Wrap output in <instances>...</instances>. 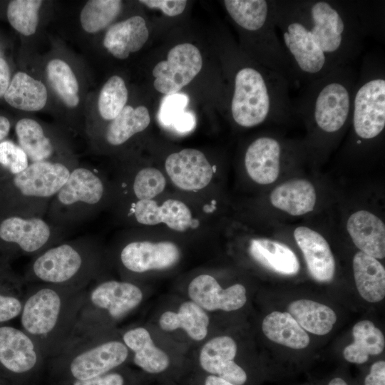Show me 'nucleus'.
Instances as JSON below:
<instances>
[{
  "label": "nucleus",
  "mask_w": 385,
  "mask_h": 385,
  "mask_svg": "<svg viewBox=\"0 0 385 385\" xmlns=\"http://www.w3.org/2000/svg\"><path fill=\"white\" fill-rule=\"evenodd\" d=\"M202 66V56L196 46L189 43L178 44L170 50L167 60L154 67L153 86L166 96L176 93L191 82Z\"/></svg>",
  "instance_id": "obj_15"
},
{
  "label": "nucleus",
  "mask_w": 385,
  "mask_h": 385,
  "mask_svg": "<svg viewBox=\"0 0 385 385\" xmlns=\"http://www.w3.org/2000/svg\"><path fill=\"white\" fill-rule=\"evenodd\" d=\"M163 174L155 168H145L136 173L132 183L134 195L140 200H153L165 187Z\"/></svg>",
  "instance_id": "obj_37"
},
{
  "label": "nucleus",
  "mask_w": 385,
  "mask_h": 385,
  "mask_svg": "<svg viewBox=\"0 0 385 385\" xmlns=\"http://www.w3.org/2000/svg\"><path fill=\"white\" fill-rule=\"evenodd\" d=\"M150 122V118L146 107L140 106L133 108L130 106H125L108 125L105 139L111 145H120L135 134L147 128Z\"/></svg>",
  "instance_id": "obj_31"
},
{
  "label": "nucleus",
  "mask_w": 385,
  "mask_h": 385,
  "mask_svg": "<svg viewBox=\"0 0 385 385\" xmlns=\"http://www.w3.org/2000/svg\"><path fill=\"white\" fill-rule=\"evenodd\" d=\"M46 359L32 339L22 329L0 326V366L34 384L46 368Z\"/></svg>",
  "instance_id": "obj_14"
},
{
  "label": "nucleus",
  "mask_w": 385,
  "mask_h": 385,
  "mask_svg": "<svg viewBox=\"0 0 385 385\" xmlns=\"http://www.w3.org/2000/svg\"><path fill=\"white\" fill-rule=\"evenodd\" d=\"M283 146L274 136L263 135L254 140L245 154V166L250 178L260 185H269L278 178Z\"/></svg>",
  "instance_id": "obj_19"
},
{
  "label": "nucleus",
  "mask_w": 385,
  "mask_h": 385,
  "mask_svg": "<svg viewBox=\"0 0 385 385\" xmlns=\"http://www.w3.org/2000/svg\"><path fill=\"white\" fill-rule=\"evenodd\" d=\"M262 330L270 341L294 349H302L309 344V337L288 313L274 311L262 320Z\"/></svg>",
  "instance_id": "obj_26"
},
{
  "label": "nucleus",
  "mask_w": 385,
  "mask_h": 385,
  "mask_svg": "<svg viewBox=\"0 0 385 385\" xmlns=\"http://www.w3.org/2000/svg\"><path fill=\"white\" fill-rule=\"evenodd\" d=\"M131 353L120 333L70 344L46 364L51 381L93 379L130 365Z\"/></svg>",
  "instance_id": "obj_7"
},
{
  "label": "nucleus",
  "mask_w": 385,
  "mask_h": 385,
  "mask_svg": "<svg viewBox=\"0 0 385 385\" xmlns=\"http://www.w3.org/2000/svg\"><path fill=\"white\" fill-rule=\"evenodd\" d=\"M250 257L264 267L283 275H294L299 262L294 252L286 245L267 238H254L250 242Z\"/></svg>",
  "instance_id": "obj_23"
},
{
  "label": "nucleus",
  "mask_w": 385,
  "mask_h": 385,
  "mask_svg": "<svg viewBox=\"0 0 385 385\" xmlns=\"http://www.w3.org/2000/svg\"><path fill=\"white\" fill-rule=\"evenodd\" d=\"M196 125L195 114L191 111H184L171 125V128L179 133L192 131Z\"/></svg>",
  "instance_id": "obj_46"
},
{
  "label": "nucleus",
  "mask_w": 385,
  "mask_h": 385,
  "mask_svg": "<svg viewBox=\"0 0 385 385\" xmlns=\"http://www.w3.org/2000/svg\"><path fill=\"white\" fill-rule=\"evenodd\" d=\"M145 297L143 289L130 281L93 282L86 291L70 344L118 333L117 325L140 307Z\"/></svg>",
  "instance_id": "obj_5"
},
{
  "label": "nucleus",
  "mask_w": 385,
  "mask_h": 385,
  "mask_svg": "<svg viewBox=\"0 0 385 385\" xmlns=\"http://www.w3.org/2000/svg\"><path fill=\"white\" fill-rule=\"evenodd\" d=\"M122 1L118 0L88 1L81 12V24L88 33H96L108 26L118 15Z\"/></svg>",
  "instance_id": "obj_33"
},
{
  "label": "nucleus",
  "mask_w": 385,
  "mask_h": 385,
  "mask_svg": "<svg viewBox=\"0 0 385 385\" xmlns=\"http://www.w3.org/2000/svg\"><path fill=\"white\" fill-rule=\"evenodd\" d=\"M287 310L304 330L316 335L327 334L337 322L336 313L331 307L310 299L293 301Z\"/></svg>",
  "instance_id": "obj_28"
},
{
  "label": "nucleus",
  "mask_w": 385,
  "mask_h": 385,
  "mask_svg": "<svg viewBox=\"0 0 385 385\" xmlns=\"http://www.w3.org/2000/svg\"><path fill=\"white\" fill-rule=\"evenodd\" d=\"M130 213L137 222L145 225L161 223L160 205L153 200H140L132 204Z\"/></svg>",
  "instance_id": "obj_41"
},
{
  "label": "nucleus",
  "mask_w": 385,
  "mask_h": 385,
  "mask_svg": "<svg viewBox=\"0 0 385 385\" xmlns=\"http://www.w3.org/2000/svg\"><path fill=\"white\" fill-rule=\"evenodd\" d=\"M179 247L170 241L134 240L124 245L118 254L122 268L132 274L166 270L180 260Z\"/></svg>",
  "instance_id": "obj_16"
},
{
  "label": "nucleus",
  "mask_w": 385,
  "mask_h": 385,
  "mask_svg": "<svg viewBox=\"0 0 385 385\" xmlns=\"http://www.w3.org/2000/svg\"><path fill=\"white\" fill-rule=\"evenodd\" d=\"M149 382L138 369L127 365L93 379L55 381L51 385H148Z\"/></svg>",
  "instance_id": "obj_36"
},
{
  "label": "nucleus",
  "mask_w": 385,
  "mask_h": 385,
  "mask_svg": "<svg viewBox=\"0 0 385 385\" xmlns=\"http://www.w3.org/2000/svg\"><path fill=\"white\" fill-rule=\"evenodd\" d=\"M127 100L128 90L123 78L118 76L111 77L100 92L98 106L101 116L112 120L125 106Z\"/></svg>",
  "instance_id": "obj_34"
},
{
  "label": "nucleus",
  "mask_w": 385,
  "mask_h": 385,
  "mask_svg": "<svg viewBox=\"0 0 385 385\" xmlns=\"http://www.w3.org/2000/svg\"><path fill=\"white\" fill-rule=\"evenodd\" d=\"M106 195L105 181L96 170L76 166L51 201L46 220L68 230L90 220L102 206Z\"/></svg>",
  "instance_id": "obj_9"
},
{
  "label": "nucleus",
  "mask_w": 385,
  "mask_h": 385,
  "mask_svg": "<svg viewBox=\"0 0 385 385\" xmlns=\"http://www.w3.org/2000/svg\"><path fill=\"white\" fill-rule=\"evenodd\" d=\"M323 385H351V384L343 375H336L328 379Z\"/></svg>",
  "instance_id": "obj_49"
},
{
  "label": "nucleus",
  "mask_w": 385,
  "mask_h": 385,
  "mask_svg": "<svg viewBox=\"0 0 385 385\" xmlns=\"http://www.w3.org/2000/svg\"><path fill=\"white\" fill-rule=\"evenodd\" d=\"M71 171L61 163L37 162L12 176L6 189L11 215L45 218L51 201Z\"/></svg>",
  "instance_id": "obj_10"
},
{
  "label": "nucleus",
  "mask_w": 385,
  "mask_h": 385,
  "mask_svg": "<svg viewBox=\"0 0 385 385\" xmlns=\"http://www.w3.org/2000/svg\"><path fill=\"white\" fill-rule=\"evenodd\" d=\"M153 327L185 348L188 344L198 346L212 334V317L188 298L162 309Z\"/></svg>",
  "instance_id": "obj_13"
},
{
  "label": "nucleus",
  "mask_w": 385,
  "mask_h": 385,
  "mask_svg": "<svg viewBox=\"0 0 385 385\" xmlns=\"http://www.w3.org/2000/svg\"><path fill=\"white\" fill-rule=\"evenodd\" d=\"M354 277L361 297L369 302H379L385 296V270L376 258L362 252L352 262Z\"/></svg>",
  "instance_id": "obj_25"
},
{
  "label": "nucleus",
  "mask_w": 385,
  "mask_h": 385,
  "mask_svg": "<svg viewBox=\"0 0 385 385\" xmlns=\"http://www.w3.org/2000/svg\"><path fill=\"white\" fill-rule=\"evenodd\" d=\"M102 257L90 237L63 240L32 257L26 272L30 284L86 288L101 277Z\"/></svg>",
  "instance_id": "obj_6"
},
{
  "label": "nucleus",
  "mask_w": 385,
  "mask_h": 385,
  "mask_svg": "<svg viewBox=\"0 0 385 385\" xmlns=\"http://www.w3.org/2000/svg\"><path fill=\"white\" fill-rule=\"evenodd\" d=\"M22 307L23 302L19 298L0 294V323L20 316Z\"/></svg>",
  "instance_id": "obj_42"
},
{
  "label": "nucleus",
  "mask_w": 385,
  "mask_h": 385,
  "mask_svg": "<svg viewBox=\"0 0 385 385\" xmlns=\"http://www.w3.org/2000/svg\"><path fill=\"white\" fill-rule=\"evenodd\" d=\"M276 26L299 83L351 66L366 36L382 32L381 1L273 0Z\"/></svg>",
  "instance_id": "obj_1"
},
{
  "label": "nucleus",
  "mask_w": 385,
  "mask_h": 385,
  "mask_svg": "<svg viewBox=\"0 0 385 385\" xmlns=\"http://www.w3.org/2000/svg\"><path fill=\"white\" fill-rule=\"evenodd\" d=\"M354 341L343 351L344 359L351 364H363L370 356L382 353L385 339L382 332L369 320H361L352 328Z\"/></svg>",
  "instance_id": "obj_27"
},
{
  "label": "nucleus",
  "mask_w": 385,
  "mask_h": 385,
  "mask_svg": "<svg viewBox=\"0 0 385 385\" xmlns=\"http://www.w3.org/2000/svg\"><path fill=\"white\" fill-rule=\"evenodd\" d=\"M140 2L149 8L160 9L168 16L180 14L187 5L185 0H142Z\"/></svg>",
  "instance_id": "obj_43"
},
{
  "label": "nucleus",
  "mask_w": 385,
  "mask_h": 385,
  "mask_svg": "<svg viewBox=\"0 0 385 385\" xmlns=\"http://www.w3.org/2000/svg\"><path fill=\"white\" fill-rule=\"evenodd\" d=\"M153 382H155V381H153ZM148 385H149V384ZM155 385H176V384L175 382H173V381H162V382H155Z\"/></svg>",
  "instance_id": "obj_50"
},
{
  "label": "nucleus",
  "mask_w": 385,
  "mask_h": 385,
  "mask_svg": "<svg viewBox=\"0 0 385 385\" xmlns=\"http://www.w3.org/2000/svg\"><path fill=\"white\" fill-rule=\"evenodd\" d=\"M186 298L192 300L211 317L218 312H232L242 308L247 300V289L240 283L223 287L209 274H200L188 283Z\"/></svg>",
  "instance_id": "obj_17"
},
{
  "label": "nucleus",
  "mask_w": 385,
  "mask_h": 385,
  "mask_svg": "<svg viewBox=\"0 0 385 385\" xmlns=\"http://www.w3.org/2000/svg\"><path fill=\"white\" fill-rule=\"evenodd\" d=\"M4 96L14 108L26 111H37L45 106L48 95L43 83L26 73L18 72L13 77Z\"/></svg>",
  "instance_id": "obj_29"
},
{
  "label": "nucleus",
  "mask_w": 385,
  "mask_h": 385,
  "mask_svg": "<svg viewBox=\"0 0 385 385\" xmlns=\"http://www.w3.org/2000/svg\"><path fill=\"white\" fill-rule=\"evenodd\" d=\"M294 237L305 260L312 277L319 282H330L336 262L329 243L318 232L305 226L294 230Z\"/></svg>",
  "instance_id": "obj_20"
},
{
  "label": "nucleus",
  "mask_w": 385,
  "mask_h": 385,
  "mask_svg": "<svg viewBox=\"0 0 385 385\" xmlns=\"http://www.w3.org/2000/svg\"><path fill=\"white\" fill-rule=\"evenodd\" d=\"M230 17L243 31L253 35V51L262 66L282 77L291 88L299 87L277 32L273 0H254L248 14H233Z\"/></svg>",
  "instance_id": "obj_11"
},
{
  "label": "nucleus",
  "mask_w": 385,
  "mask_h": 385,
  "mask_svg": "<svg viewBox=\"0 0 385 385\" xmlns=\"http://www.w3.org/2000/svg\"><path fill=\"white\" fill-rule=\"evenodd\" d=\"M188 96L185 93H176L167 95L163 100L158 112V120L165 126L170 127L188 104Z\"/></svg>",
  "instance_id": "obj_40"
},
{
  "label": "nucleus",
  "mask_w": 385,
  "mask_h": 385,
  "mask_svg": "<svg viewBox=\"0 0 385 385\" xmlns=\"http://www.w3.org/2000/svg\"><path fill=\"white\" fill-rule=\"evenodd\" d=\"M15 130L19 145L31 163H55V145L37 121L22 118L16 123Z\"/></svg>",
  "instance_id": "obj_30"
},
{
  "label": "nucleus",
  "mask_w": 385,
  "mask_h": 385,
  "mask_svg": "<svg viewBox=\"0 0 385 385\" xmlns=\"http://www.w3.org/2000/svg\"><path fill=\"white\" fill-rule=\"evenodd\" d=\"M357 76L352 65L346 66L304 85L293 102L294 114L318 137L337 135L350 123Z\"/></svg>",
  "instance_id": "obj_4"
},
{
  "label": "nucleus",
  "mask_w": 385,
  "mask_h": 385,
  "mask_svg": "<svg viewBox=\"0 0 385 385\" xmlns=\"http://www.w3.org/2000/svg\"><path fill=\"white\" fill-rule=\"evenodd\" d=\"M290 88L276 73L243 65L233 76L232 119L241 127L252 128L269 120L280 121L292 117L294 114Z\"/></svg>",
  "instance_id": "obj_3"
},
{
  "label": "nucleus",
  "mask_w": 385,
  "mask_h": 385,
  "mask_svg": "<svg viewBox=\"0 0 385 385\" xmlns=\"http://www.w3.org/2000/svg\"><path fill=\"white\" fill-rule=\"evenodd\" d=\"M161 222L170 229L184 232L192 225V213L189 207L183 202L168 199L160 205Z\"/></svg>",
  "instance_id": "obj_38"
},
{
  "label": "nucleus",
  "mask_w": 385,
  "mask_h": 385,
  "mask_svg": "<svg viewBox=\"0 0 385 385\" xmlns=\"http://www.w3.org/2000/svg\"><path fill=\"white\" fill-rule=\"evenodd\" d=\"M346 229L360 252L377 260L384 258L385 225L379 217L367 210H358L348 218Z\"/></svg>",
  "instance_id": "obj_21"
},
{
  "label": "nucleus",
  "mask_w": 385,
  "mask_h": 385,
  "mask_svg": "<svg viewBox=\"0 0 385 385\" xmlns=\"http://www.w3.org/2000/svg\"><path fill=\"white\" fill-rule=\"evenodd\" d=\"M48 82L61 100L68 107H76L79 103L78 83L70 66L61 59H53L47 65Z\"/></svg>",
  "instance_id": "obj_32"
},
{
  "label": "nucleus",
  "mask_w": 385,
  "mask_h": 385,
  "mask_svg": "<svg viewBox=\"0 0 385 385\" xmlns=\"http://www.w3.org/2000/svg\"><path fill=\"white\" fill-rule=\"evenodd\" d=\"M362 385H385V361H375L363 379Z\"/></svg>",
  "instance_id": "obj_45"
},
{
  "label": "nucleus",
  "mask_w": 385,
  "mask_h": 385,
  "mask_svg": "<svg viewBox=\"0 0 385 385\" xmlns=\"http://www.w3.org/2000/svg\"><path fill=\"white\" fill-rule=\"evenodd\" d=\"M10 126L9 120L6 117L0 115V143L2 142L8 135Z\"/></svg>",
  "instance_id": "obj_48"
},
{
  "label": "nucleus",
  "mask_w": 385,
  "mask_h": 385,
  "mask_svg": "<svg viewBox=\"0 0 385 385\" xmlns=\"http://www.w3.org/2000/svg\"><path fill=\"white\" fill-rule=\"evenodd\" d=\"M41 0H14L7 7V18L14 29L24 36L35 33Z\"/></svg>",
  "instance_id": "obj_35"
},
{
  "label": "nucleus",
  "mask_w": 385,
  "mask_h": 385,
  "mask_svg": "<svg viewBox=\"0 0 385 385\" xmlns=\"http://www.w3.org/2000/svg\"><path fill=\"white\" fill-rule=\"evenodd\" d=\"M271 204L293 216L312 212L317 200L314 185L304 179H294L277 186L270 194Z\"/></svg>",
  "instance_id": "obj_24"
},
{
  "label": "nucleus",
  "mask_w": 385,
  "mask_h": 385,
  "mask_svg": "<svg viewBox=\"0 0 385 385\" xmlns=\"http://www.w3.org/2000/svg\"><path fill=\"white\" fill-rule=\"evenodd\" d=\"M86 288L31 284L23 302L22 330L35 342L46 361L72 342Z\"/></svg>",
  "instance_id": "obj_2"
},
{
  "label": "nucleus",
  "mask_w": 385,
  "mask_h": 385,
  "mask_svg": "<svg viewBox=\"0 0 385 385\" xmlns=\"http://www.w3.org/2000/svg\"><path fill=\"white\" fill-rule=\"evenodd\" d=\"M190 370L219 376L235 385H257L259 376L238 360V344L227 334H211L197 346Z\"/></svg>",
  "instance_id": "obj_12"
},
{
  "label": "nucleus",
  "mask_w": 385,
  "mask_h": 385,
  "mask_svg": "<svg viewBox=\"0 0 385 385\" xmlns=\"http://www.w3.org/2000/svg\"><path fill=\"white\" fill-rule=\"evenodd\" d=\"M165 167L172 182L184 190H197L205 188L213 175L212 168L205 155L192 148L170 154Z\"/></svg>",
  "instance_id": "obj_18"
},
{
  "label": "nucleus",
  "mask_w": 385,
  "mask_h": 385,
  "mask_svg": "<svg viewBox=\"0 0 385 385\" xmlns=\"http://www.w3.org/2000/svg\"><path fill=\"white\" fill-rule=\"evenodd\" d=\"M120 333L131 353L134 365L149 381L176 382L190 370L184 346L173 342L150 324L133 326Z\"/></svg>",
  "instance_id": "obj_8"
},
{
  "label": "nucleus",
  "mask_w": 385,
  "mask_h": 385,
  "mask_svg": "<svg viewBox=\"0 0 385 385\" xmlns=\"http://www.w3.org/2000/svg\"><path fill=\"white\" fill-rule=\"evenodd\" d=\"M0 165L12 176L29 166V159L24 150L11 140L0 143Z\"/></svg>",
  "instance_id": "obj_39"
},
{
  "label": "nucleus",
  "mask_w": 385,
  "mask_h": 385,
  "mask_svg": "<svg viewBox=\"0 0 385 385\" xmlns=\"http://www.w3.org/2000/svg\"><path fill=\"white\" fill-rule=\"evenodd\" d=\"M148 36L144 19L133 16L113 25L105 35L103 45L113 56L125 59L130 53L139 51Z\"/></svg>",
  "instance_id": "obj_22"
},
{
  "label": "nucleus",
  "mask_w": 385,
  "mask_h": 385,
  "mask_svg": "<svg viewBox=\"0 0 385 385\" xmlns=\"http://www.w3.org/2000/svg\"><path fill=\"white\" fill-rule=\"evenodd\" d=\"M189 385H235L219 376L190 370L186 376Z\"/></svg>",
  "instance_id": "obj_44"
},
{
  "label": "nucleus",
  "mask_w": 385,
  "mask_h": 385,
  "mask_svg": "<svg viewBox=\"0 0 385 385\" xmlns=\"http://www.w3.org/2000/svg\"><path fill=\"white\" fill-rule=\"evenodd\" d=\"M10 84V70L6 61L0 58V98L4 96Z\"/></svg>",
  "instance_id": "obj_47"
}]
</instances>
